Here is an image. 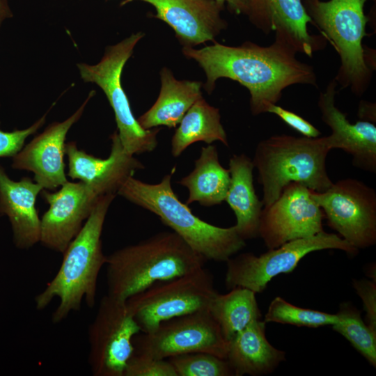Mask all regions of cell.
Masks as SVG:
<instances>
[{
  "mask_svg": "<svg viewBox=\"0 0 376 376\" xmlns=\"http://www.w3.org/2000/svg\"><path fill=\"white\" fill-rule=\"evenodd\" d=\"M182 53L204 70L205 88L209 94L220 78L232 79L246 87L253 116L267 113L270 105L280 100L283 91L292 85L318 88L313 67L299 61L297 52L277 39L269 46L249 41L237 47L214 42L199 49L184 47Z\"/></svg>",
  "mask_w": 376,
  "mask_h": 376,
  "instance_id": "cell-1",
  "label": "cell"
},
{
  "mask_svg": "<svg viewBox=\"0 0 376 376\" xmlns=\"http://www.w3.org/2000/svg\"><path fill=\"white\" fill-rule=\"evenodd\" d=\"M116 196L108 194L99 197L82 228L62 253V263L56 275L35 297V306L39 311L58 299L52 315L53 324L61 323L72 312L79 311L83 301L88 308L95 306L99 274L107 259L102 251L101 235Z\"/></svg>",
  "mask_w": 376,
  "mask_h": 376,
  "instance_id": "cell-2",
  "label": "cell"
},
{
  "mask_svg": "<svg viewBox=\"0 0 376 376\" xmlns=\"http://www.w3.org/2000/svg\"><path fill=\"white\" fill-rule=\"evenodd\" d=\"M207 261L173 231L158 233L107 256V294L120 299L205 265Z\"/></svg>",
  "mask_w": 376,
  "mask_h": 376,
  "instance_id": "cell-3",
  "label": "cell"
},
{
  "mask_svg": "<svg viewBox=\"0 0 376 376\" xmlns=\"http://www.w3.org/2000/svg\"><path fill=\"white\" fill-rule=\"evenodd\" d=\"M171 178L168 174L159 183L148 184L132 176L117 194L157 215L207 260L226 263L246 246L235 226L219 227L194 215L173 191Z\"/></svg>",
  "mask_w": 376,
  "mask_h": 376,
  "instance_id": "cell-4",
  "label": "cell"
},
{
  "mask_svg": "<svg viewBox=\"0 0 376 376\" xmlns=\"http://www.w3.org/2000/svg\"><path fill=\"white\" fill-rule=\"evenodd\" d=\"M331 149L327 136L277 134L260 141L252 159L263 187L264 207L270 205L291 182L322 192L333 184L326 169Z\"/></svg>",
  "mask_w": 376,
  "mask_h": 376,
  "instance_id": "cell-5",
  "label": "cell"
},
{
  "mask_svg": "<svg viewBox=\"0 0 376 376\" xmlns=\"http://www.w3.org/2000/svg\"><path fill=\"white\" fill-rule=\"evenodd\" d=\"M367 0H303L315 26L334 45L340 65L334 78L342 88H350L357 96L368 89L373 67L367 61L363 40L368 21L364 6Z\"/></svg>",
  "mask_w": 376,
  "mask_h": 376,
  "instance_id": "cell-6",
  "label": "cell"
},
{
  "mask_svg": "<svg viewBox=\"0 0 376 376\" xmlns=\"http://www.w3.org/2000/svg\"><path fill=\"white\" fill-rule=\"evenodd\" d=\"M143 37V33L138 32L109 47L96 65H77L83 80L96 84L105 93L114 112L120 142L125 150L132 155L154 150L159 131V128L145 130L140 125L121 84L123 67Z\"/></svg>",
  "mask_w": 376,
  "mask_h": 376,
  "instance_id": "cell-7",
  "label": "cell"
},
{
  "mask_svg": "<svg viewBox=\"0 0 376 376\" xmlns=\"http://www.w3.org/2000/svg\"><path fill=\"white\" fill-rule=\"evenodd\" d=\"M217 292L212 274L203 266L157 282L128 298L126 303L141 332L149 333L164 321L207 309Z\"/></svg>",
  "mask_w": 376,
  "mask_h": 376,
  "instance_id": "cell-8",
  "label": "cell"
},
{
  "mask_svg": "<svg viewBox=\"0 0 376 376\" xmlns=\"http://www.w3.org/2000/svg\"><path fill=\"white\" fill-rule=\"evenodd\" d=\"M325 249H338L351 256L358 252L338 234L322 230L268 249L259 256L246 252L232 256L226 262V287L228 290L244 288L256 294L263 292L274 277L292 272L307 254Z\"/></svg>",
  "mask_w": 376,
  "mask_h": 376,
  "instance_id": "cell-9",
  "label": "cell"
},
{
  "mask_svg": "<svg viewBox=\"0 0 376 376\" xmlns=\"http://www.w3.org/2000/svg\"><path fill=\"white\" fill-rule=\"evenodd\" d=\"M139 333L126 300L109 294L103 296L88 329V361L92 375L124 376L134 350L133 339Z\"/></svg>",
  "mask_w": 376,
  "mask_h": 376,
  "instance_id": "cell-10",
  "label": "cell"
},
{
  "mask_svg": "<svg viewBox=\"0 0 376 376\" xmlns=\"http://www.w3.org/2000/svg\"><path fill=\"white\" fill-rule=\"evenodd\" d=\"M311 196L323 211L331 228L357 249L376 244V191L355 178L333 182Z\"/></svg>",
  "mask_w": 376,
  "mask_h": 376,
  "instance_id": "cell-11",
  "label": "cell"
},
{
  "mask_svg": "<svg viewBox=\"0 0 376 376\" xmlns=\"http://www.w3.org/2000/svg\"><path fill=\"white\" fill-rule=\"evenodd\" d=\"M141 333L133 339L134 351L155 358L199 352L226 357L228 342L207 308L164 321L152 331Z\"/></svg>",
  "mask_w": 376,
  "mask_h": 376,
  "instance_id": "cell-12",
  "label": "cell"
},
{
  "mask_svg": "<svg viewBox=\"0 0 376 376\" xmlns=\"http://www.w3.org/2000/svg\"><path fill=\"white\" fill-rule=\"evenodd\" d=\"M322 210L311 190L298 182L284 187L278 198L263 209L258 237L268 249L324 230Z\"/></svg>",
  "mask_w": 376,
  "mask_h": 376,
  "instance_id": "cell-13",
  "label": "cell"
},
{
  "mask_svg": "<svg viewBox=\"0 0 376 376\" xmlns=\"http://www.w3.org/2000/svg\"><path fill=\"white\" fill-rule=\"evenodd\" d=\"M57 191H42L49 204L41 221L40 242L63 253L82 228L100 196L82 182L68 181Z\"/></svg>",
  "mask_w": 376,
  "mask_h": 376,
  "instance_id": "cell-14",
  "label": "cell"
},
{
  "mask_svg": "<svg viewBox=\"0 0 376 376\" xmlns=\"http://www.w3.org/2000/svg\"><path fill=\"white\" fill-rule=\"evenodd\" d=\"M246 15L250 22L265 34L275 33V39L308 57L323 49L327 38L311 34L308 24L313 22L303 0H247Z\"/></svg>",
  "mask_w": 376,
  "mask_h": 376,
  "instance_id": "cell-15",
  "label": "cell"
},
{
  "mask_svg": "<svg viewBox=\"0 0 376 376\" xmlns=\"http://www.w3.org/2000/svg\"><path fill=\"white\" fill-rule=\"evenodd\" d=\"M94 93V91H91L84 102L70 117L63 122L51 124L22 148L13 157L12 168L33 172L34 181L45 189L55 190L67 182L63 159L66 135L81 118Z\"/></svg>",
  "mask_w": 376,
  "mask_h": 376,
  "instance_id": "cell-16",
  "label": "cell"
},
{
  "mask_svg": "<svg viewBox=\"0 0 376 376\" xmlns=\"http://www.w3.org/2000/svg\"><path fill=\"white\" fill-rule=\"evenodd\" d=\"M111 152L106 159L96 157L78 148L77 143H65L68 156V175L84 182L97 196L118 191L136 171L143 169V164L127 152L115 131L110 136Z\"/></svg>",
  "mask_w": 376,
  "mask_h": 376,
  "instance_id": "cell-17",
  "label": "cell"
},
{
  "mask_svg": "<svg viewBox=\"0 0 376 376\" xmlns=\"http://www.w3.org/2000/svg\"><path fill=\"white\" fill-rule=\"evenodd\" d=\"M133 1L152 6L154 17L169 25L185 47L214 41L228 25L221 16L225 4L216 0H124L120 6Z\"/></svg>",
  "mask_w": 376,
  "mask_h": 376,
  "instance_id": "cell-18",
  "label": "cell"
},
{
  "mask_svg": "<svg viewBox=\"0 0 376 376\" xmlns=\"http://www.w3.org/2000/svg\"><path fill=\"white\" fill-rule=\"evenodd\" d=\"M337 84L335 79L329 81L318 101L322 120L331 130L327 136L328 146L331 150L340 149L351 155L355 167L375 173L376 126L368 120L350 122L335 104Z\"/></svg>",
  "mask_w": 376,
  "mask_h": 376,
  "instance_id": "cell-19",
  "label": "cell"
},
{
  "mask_svg": "<svg viewBox=\"0 0 376 376\" xmlns=\"http://www.w3.org/2000/svg\"><path fill=\"white\" fill-rule=\"evenodd\" d=\"M42 189L29 177L13 180L0 164V215L8 217L14 245L19 249H29L40 242L41 221L36 201Z\"/></svg>",
  "mask_w": 376,
  "mask_h": 376,
  "instance_id": "cell-20",
  "label": "cell"
},
{
  "mask_svg": "<svg viewBox=\"0 0 376 376\" xmlns=\"http://www.w3.org/2000/svg\"><path fill=\"white\" fill-rule=\"evenodd\" d=\"M265 329L264 320H253L228 342L225 359L235 376L267 375L285 360V352L267 339Z\"/></svg>",
  "mask_w": 376,
  "mask_h": 376,
  "instance_id": "cell-21",
  "label": "cell"
},
{
  "mask_svg": "<svg viewBox=\"0 0 376 376\" xmlns=\"http://www.w3.org/2000/svg\"><path fill=\"white\" fill-rule=\"evenodd\" d=\"M228 165L230 180L225 201L236 217V230L245 241L258 237L264 205L253 186V161L245 154L233 155Z\"/></svg>",
  "mask_w": 376,
  "mask_h": 376,
  "instance_id": "cell-22",
  "label": "cell"
},
{
  "mask_svg": "<svg viewBox=\"0 0 376 376\" xmlns=\"http://www.w3.org/2000/svg\"><path fill=\"white\" fill-rule=\"evenodd\" d=\"M160 79L156 102L137 119L145 130L159 126L175 127L189 109L202 97L200 81L178 80L166 68L161 70Z\"/></svg>",
  "mask_w": 376,
  "mask_h": 376,
  "instance_id": "cell-23",
  "label": "cell"
},
{
  "mask_svg": "<svg viewBox=\"0 0 376 376\" xmlns=\"http://www.w3.org/2000/svg\"><path fill=\"white\" fill-rule=\"evenodd\" d=\"M230 180L229 170L220 164L216 146L209 144L202 147L194 169L178 183L188 190L187 205L198 202L201 205L210 207L225 201Z\"/></svg>",
  "mask_w": 376,
  "mask_h": 376,
  "instance_id": "cell-24",
  "label": "cell"
},
{
  "mask_svg": "<svg viewBox=\"0 0 376 376\" xmlns=\"http://www.w3.org/2000/svg\"><path fill=\"white\" fill-rule=\"evenodd\" d=\"M178 125L171 143V152L175 157L198 141L209 145L219 141L228 146L219 109L209 104L203 97L189 109Z\"/></svg>",
  "mask_w": 376,
  "mask_h": 376,
  "instance_id": "cell-25",
  "label": "cell"
},
{
  "mask_svg": "<svg viewBox=\"0 0 376 376\" xmlns=\"http://www.w3.org/2000/svg\"><path fill=\"white\" fill-rule=\"evenodd\" d=\"M207 309L227 342L252 321L261 319L256 293L244 288L224 295L217 292Z\"/></svg>",
  "mask_w": 376,
  "mask_h": 376,
  "instance_id": "cell-26",
  "label": "cell"
},
{
  "mask_svg": "<svg viewBox=\"0 0 376 376\" xmlns=\"http://www.w3.org/2000/svg\"><path fill=\"white\" fill-rule=\"evenodd\" d=\"M332 329L345 338L373 367H376V330L363 320L361 312L350 302H343L336 313Z\"/></svg>",
  "mask_w": 376,
  "mask_h": 376,
  "instance_id": "cell-27",
  "label": "cell"
},
{
  "mask_svg": "<svg viewBox=\"0 0 376 376\" xmlns=\"http://www.w3.org/2000/svg\"><path fill=\"white\" fill-rule=\"evenodd\" d=\"M263 320L266 323L276 322L317 328L332 326L337 322L338 318L336 313L301 308L288 302L281 297H276L269 304Z\"/></svg>",
  "mask_w": 376,
  "mask_h": 376,
  "instance_id": "cell-28",
  "label": "cell"
},
{
  "mask_svg": "<svg viewBox=\"0 0 376 376\" xmlns=\"http://www.w3.org/2000/svg\"><path fill=\"white\" fill-rule=\"evenodd\" d=\"M168 359L178 376H235L225 359L210 353H186Z\"/></svg>",
  "mask_w": 376,
  "mask_h": 376,
  "instance_id": "cell-29",
  "label": "cell"
},
{
  "mask_svg": "<svg viewBox=\"0 0 376 376\" xmlns=\"http://www.w3.org/2000/svg\"><path fill=\"white\" fill-rule=\"evenodd\" d=\"M124 376H178L172 364L166 359L133 352Z\"/></svg>",
  "mask_w": 376,
  "mask_h": 376,
  "instance_id": "cell-30",
  "label": "cell"
},
{
  "mask_svg": "<svg viewBox=\"0 0 376 376\" xmlns=\"http://www.w3.org/2000/svg\"><path fill=\"white\" fill-rule=\"evenodd\" d=\"M46 115L24 130L4 132L0 130V157L15 156L24 146L27 137L33 134L45 123Z\"/></svg>",
  "mask_w": 376,
  "mask_h": 376,
  "instance_id": "cell-31",
  "label": "cell"
},
{
  "mask_svg": "<svg viewBox=\"0 0 376 376\" xmlns=\"http://www.w3.org/2000/svg\"><path fill=\"white\" fill-rule=\"evenodd\" d=\"M353 287L360 297L366 312L365 322L376 330V282L367 279H354Z\"/></svg>",
  "mask_w": 376,
  "mask_h": 376,
  "instance_id": "cell-32",
  "label": "cell"
},
{
  "mask_svg": "<svg viewBox=\"0 0 376 376\" xmlns=\"http://www.w3.org/2000/svg\"><path fill=\"white\" fill-rule=\"evenodd\" d=\"M267 113L277 116L286 125L300 133L303 136L317 138L321 134L320 131L307 120L276 104L270 105Z\"/></svg>",
  "mask_w": 376,
  "mask_h": 376,
  "instance_id": "cell-33",
  "label": "cell"
},
{
  "mask_svg": "<svg viewBox=\"0 0 376 376\" xmlns=\"http://www.w3.org/2000/svg\"><path fill=\"white\" fill-rule=\"evenodd\" d=\"M361 120L375 122V104L362 101L360 102L358 112Z\"/></svg>",
  "mask_w": 376,
  "mask_h": 376,
  "instance_id": "cell-34",
  "label": "cell"
},
{
  "mask_svg": "<svg viewBox=\"0 0 376 376\" xmlns=\"http://www.w3.org/2000/svg\"><path fill=\"white\" fill-rule=\"evenodd\" d=\"M221 3L227 4L228 8L236 15H246L247 12V0H216Z\"/></svg>",
  "mask_w": 376,
  "mask_h": 376,
  "instance_id": "cell-35",
  "label": "cell"
},
{
  "mask_svg": "<svg viewBox=\"0 0 376 376\" xmlns=\"http://www.w3.org/2000/svg\"><path fill=\"white\" fill-rule=\"evenodd\" d=\"M0 15L5 19L13 17V13L8 0H0Z\"/></svg>",
  "mask_w": 376,
  "mask_h": 376,
  "instance_id": "cell-36",
  "label": "cell"
},
{
  "mask_svg": "<svg viewBox=\"0 0 376 376\" xmlns=\"http://www.w3.org/2000/svg\"><path fill=\"white\" fill-rule=\"evenodd\" d=\"M4 19H6L0 15V26Z\"/></svg>",
  "mask_w": 376,
  "mask_h": 376,
  "instance_id": "cell-37",
  "label": "cell"
}]
</instances>
